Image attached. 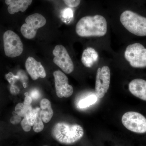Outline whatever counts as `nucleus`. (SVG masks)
<instances>
[{"label": "nucleus", "mask_w": 146, "mask_h": 146, "mask_svg": "<svg viewBox=\"0 0 146 146\" xmlns=\"http://www.w3.org/2000/svg\"><path fill=\"white\" fill-rule=\"evenodd\" d=\"M76 31L81 37L104 36L107 33V21L102 15L84 16L76 25Z\"/></svg>", "instance_id": "1"}, {"label": "nucleus", "mask_w": 146, "mask_h": 146, "mask_svg": "<svg viewBox=\"0 0 146 146\" xmlns=\"http://www.w3.org/2000/svg\"><path fill=\"white\" fill-rule=\"evenodd\" d=\"M83 128L77 124H70L64 122L56 124L52 127L51 135L58 143L72 145L80 140L83 137Z\"/></svg>", "instance_id": "2"}, {"label": "nucleus", "mask_w": 146, "mask_h": 146, "mask_svg": "<svg viewBox=\"0 0 146 146\" xmlns=\"http://www.w3.org/2000/svg\"><path fill=\"white\" fill-rule=\"evenodd\" d=\"M123 26L136 36H146V18L130 10H126L120 16Z\"/></svg>", "instance_id": "3"}, {"label": "nucleus", "mask_w": 146, "mask_h": 146, "mask_svg": "<svg viewBox=\"0 0 146 146\" xmlns=\"http://www.w3.org/2000/svg\"><path fill=\"white\" fill-rule=\"evenodd\" d=\"M124 57L133 68H146V48L140 43L128 46L125 51Z\"/></svg>", "instance_id": "4"}, {"label": "nucleus", "mask_w": 146, "mask_h": 146, "mask_svg": "<svg viewBox=\"0 0 146 146\" xmlns=\"http://www.w3.org/2000/svg\"><path fill=\"white\" fill-rule=\"evenodd\" d=\"M123 125L127 129L138 133L146 132V118L139 112L129 111L122 117Z\"/></svg>", "instance_id": "5"}, {"label": "nucleus", "mask_w": 146, "mask_h": 146, "mask_svg": "<svg viewBox=\"0 0 146 146\" xmlns=\"http://www.w3.org/2000/svg\"><path fill=\"white\" fill-rule=\"evenodd\" d=\"M3 39L5 53L7 56L14 58L21 55L23 50V47L18 35L11 31H7L4 34Z\"/></svg>", "instance_id": "6"}, {"label": "nucleus", "mask_w": 146, "mask_h": 146, "mask_svg": "<svg viewBox=\"0 0 146 146\" xmlns=\"http://www.w3.org/2000/svg\"><path fill=\"white\" fill-rule=\"evenodd\" d=\"M46 23V18L39 13H36L28 16L25 23L21 27V31L24 37L28 39L34 38L38 29L44 27Z\"/></svg>", "instance_id": "7"}, {"label": "nucleus", "mask_w": 146, "mask_h": 146, "mask_svg": "<svg viewBox=\"0 0 146 146\" xmlns=\"http://www.w3.org/2000/svg\"><path fill=\"white\" fill-rule=\"evenodd\" d=\"M54 63L65 73L70 74L74 70V65L66 49L61 45H57L53 50Z\"/></svg>", "instance_id": "8"}, {"label": "nucleus", "mask_w": 146, "mask_h": 146, "mask_svg": "<svg viewBox=\"0 0 146 146\" xmlns=\"http://www.w3.org/2000/svg\"><path fill=\"white\" fill-rule=\"evenodd\" d=\"M110 82V71L108 66L99 68L96 76L95 91L98 98L104 96L109 88Z\"/></svg>", "instance_id": "9"}, {"label": "nucleus", "mask_w": 146, "mask_h": 146, "mask_svg": "<svg viewBox=\"0 0 146 146\" xmlns=\"http://www.w3.org/2000/svg\"><path fill=\"white\" fill-rule=\"evenodd\" d=\"M55 86L56 95L58 98H69L74 92L72 86L68 83V78L65 74L60 70L53 73Z\"/></svg>", "instance_id": "10"}, {"label": "nucleus", "mask_w": 146, "mask_h": 146, "mask_svg": "<svg viewBox=\"0 0 146 146\" xmlns=\"http://www.w3.org/2000/svg\"><path fill=\"white\" fill-rule=\"evenodd\" d=\"M25 67L29 75L33 80H36L39 78H45L46 76L43 65L34 58L31 56L28 58L25 62Z\"/></svg>", "instance_id": "11"}, {"label": "nucleus", "mask_w": 146, "mask_h": 146, "mask_svg": "<svg viewBox=\"0 0 146 146\" xmlns=\"http://www.w3.org/2000/svg\"><path fill=\"white\" fill-rule=\"evenodd\" d=\"M129 89L134 96L146 101V80L141 78L133 80L129 84Z\"/></svg>", "instance_id": "12"}, {"label": "nucleus", "mask_w": 146, "mask_h": 146, "mask_svg": "<svg viewBox=\"0 0 146 146\" xmlns=\"http://www.w3.org/2000/svg\"><path fill=\"white\" fill-rule=\"evenodd\" d=\"M33 0H5L8 5L7 10L11 14H13L21 11L24 12L31 4Z\"/></svg>", "instance_id": "13"}, {"label": "nucleus", "mask_w": 146, "mask_h": 146, "mask_svg": "<svg viewBox=\"0 0 146 146\" xmlns=\"http://www.w3.org/2000/svg\"><path fill=\"white\" fill-rule=\"evenodd\" d=\"M98 54L93 48L88 47L83 51L82 55V64L87 68H91L98 61Z\"/></svg>", "instance_id": "14"}, {"label": "nucleus", "mask_w": 146, "mask_h": 146, "mask_svg": "<svg viewBox=\"0 0 146 146\" xmlns=\"http://www.w3.org/2000/svg\"><path fill=\"white\" fill-rule=\"evenodd\" d=\"M40 106L42 121L46 123L49 122L54 114L50 102L47 99H43L40 102Z\"/></svg>", "instance_id": "15"}, {"label": "nucleus", "mask_w": 146, "mask_h": 146, "mask_svg": "<svg viewBox=\"0 0 146 146\" xmlns=\"http://www.w3.org/2000/svg\"><path fill=\"white\" fill-rule=\"evenodd\" d=\"M97 100L96 95L90 94L80 100L78 102V106L80 108H86L96 103Z\"/></svg>", "instance_id": "16"}, {"label": "nucleus", "mask_w": 146, "mask_h": 146, "mask_svg": "<svg viewBox=\"0 0 146 146\" xmlns=\"http://www.w3.org/2000/svg\"><path fill=\"white\" fill-rule=\"evenodd\" d=\"M33 109L31 105H25L23 103H20L16 105L15 112L21 117H25L27 114Z\"/></svg>", "instance_id": "17"}, {"label": "nucleus", "mask_w": 146, "mask_h": 146, "mask_svg": "<svg viewBox=\"0 0 146 146\" xmlns=\"http://www.w3.org/2000/svg\"><path fill=\"white\" fill-rule=\"evenodd\" d=\"M33 126V130L36 133H39L44 129V124L41 117V110L40 108L36 113V119Z\"/></svg>", "instance_id": "18"}, {"label": "nucleus", "mask_w": 146, "mask_h": 146, "mask_svg": "<svg viewBox=\"0 0 146 146\" xmlns=\"http://www.w3.org/2000/svg\"><path fill=\"white\" fill-rule=\"evenodd\" d=\"M39 109V108H36L35 109H33L29 111L25 117H26L29 124L31 127L34 125L36 117V113Z\"/></svg>", "instance_id": "19"}, {"label": "nucleus", "mask_w": 146, "mask_h": 146, "mask_svg": "<svg viewBox=\"0 0 146 146\" xmlns=\"http://www.w3.org/2000/svg\"><path fill=\"white\" fill-rule=\"evenodd\" d=\"M65 4L71 7H76L80 4L81 0H63Z\"/></svg>", "instance_id": "20"}, {"label": "nucleus", "mask_w": 146, "mask_h": 146, "mask_svg": "<svg viewBox=\"0 0 146 146\" xmlns=\"http://www.w3.org/2000/svg\"><path fill=\"white\" fill-rule=\"evenodd\" d=\"M21 125L23 129L26 132H28L31 129V126L29 124L26 117H24V119L21 121Z\"/></svg>", "instance_id": "21"}, {"label": "nucleus", "mask_w": 146, "mask_h": 146, "mask_svg": "<svg viewBox=\"0 0 146 146\" xmlns=\"http://www.w3.org/2000/svg\"><path fill=\"white\" fill-rule=\"evenodd\" d=\"M13 116L11 118L10 122L13 125L17 124L19 123L21 121V117L17 115L15 111L13 112Z\"/></svg>", "instance_id": "22"}, {"label": "nucleus", "mask_w": 146, "mask_h": 146, "mask_svg": "<svg viewBox=\"0 0 146 146\" xmlns=\"http://www.w3.org/2000/svg\"><path fill=\"white\" fill-rule=\"evenodd\" d=\"M32 102V99L31 97L28 96H26L23 103L25 105H31Z\"/></svg>", "instance_id": "23"}, {"label": "nucleus", "mask_w": 146, "mask_h": 146, "mask_svg": "<svg viewBox=\"0 0 146 146\" xmlns=\"http://www.w3.org/2000/svg\"><path fill=\"white\" fill-rule=\"evenodd\" d=\"M72 13V11L70 9H68L65 10L63 13V17L65 18H68V17H71V15Z\"/></svg>", "instance_id": "24"}, {"label": "nucleus", "mask_w": 146, "mask_h": 146, "mask_svg": "<svg viewBox=\"0 0 146 146\" xmlns=\"http://www.w3.org/2000/svg\"><path fill=\"white\" fill-rule=\"evenodd\" d=\"M47 146V145H44V146Z\"/></svg>", "instance_id": "25"}]
</instances>
